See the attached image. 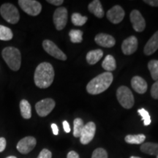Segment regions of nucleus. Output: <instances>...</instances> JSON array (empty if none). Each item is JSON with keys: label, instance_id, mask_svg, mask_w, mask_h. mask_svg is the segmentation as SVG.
Wrapping results in <instances>:
<instances>
[{"label": "nucleus", "instance_id": "f257e3e1", "mask_svg": "<svg viewBox=\"0 0 158 158\" xmlns=\"http://www.w3.org/2000/svg\"><path fill=\"white\" fill-rule=\"evenodd\" d=\"M54 79V70L48 62L40 63L37 67L34 75L35 84L37 87L46 89L49 87Z\"/></svg>", "mask_w": 158, "mask_h": 158}, {"label": "nucleus", "instance_id": "f03ea898", "mask_svg": "<svg viewBox=\"0 0 158 158\" xmlns=\"http://www.w3.org/2000/svg\"><path fill=\"white\" fill-rule=\"evenodd\" d=\"M113 74L105 72L91 80L86 86V91L91 94H98L106 91L113 82Z\"/></svg>", "mask_w": 158, "mask_h": 158}, {"label": "nucleus", "instance_id": "7ed1b4c3", "mask_svg": "<svg viewBox=\"0 0 158 158\" xmlns=\"http://www.w3.org/2000/svg\"><path fill=\"white\" fill-rule=\"evenodd\" d=\"M2 55L6 64L12 70H19L21 64V54L19 49L12 46L6 47L3 49Z\"/></svg>", "mask_w": 158, "mask_h": 158}, {"label": "nucleus", "instance_id": "20e7f679", "mask_svg": "<svg viewBox=\"0 0 158 158\" xmlns=\"http://www.w3.org/2000/svg\"><path fill=\"white\" fill-rule=\"evenodd\" d=\"M116 98L120 105L126 109L131 108L135 102L133 94L127 86H122L118 87L116 91Z\"/></svg>", "mask_w": 158, "mask_h": 158}, {"label": "nucleus", "instance_id": "39448f33", "mask_svg": "<svg viewBox=\"0 0 158 158\" xmlns=\"http://www.w3.org/2000/svg\"><path fill=\"white\" fill-rule=\"evenodd\" d=\"M0 14L6 21L11 24L17 23L20 19L19 10L10 3L3 4L0 7Z\"/></svg>", "mask_w": 158, "mask_h": 158}, {"label": "nucleus", "instance_id": "423d86ee", "mask_svg": "<svg viewBox=\"0 0 158 158\" xmlns=\"http://www.w3.org/2000/svg\"><path fill=\"white\" fill-rule=\"evenodd\" d=\"M19 5L26 13L31 16H37L42 10V5L35 0H19Z\"/></svg>", "mask_w": 158, "mask_h": 158}, {"label": "nucleus", "instance_id": "0eeeda50", "mask_svg": "<svg viewBox=\"0 0 158 158\" xmlns=\"http://www.w3.org/2000/svg\"><path fill=\"white\" fill-rule=\"evenodd\" d=\"M55 106L56 102L53 99L45 98L37 102L35 105V109L40 116L45 117L52 111Z\"/></svg>", "mask_w": 158, "mask_h": 158}, {"label": "nucleus", "instance_id": "6e6552de", "mask_svg": "<svg viewBox=\"0 0 158 158\" xmlns=\"http://www.w3.org/2000/svg\"><path fill=\"white\" fill-rule=\"evenodd\" d=\"M43 47L45 52L54 58L62 61H65L67 59V56L64 54V53L60 50L58 46L52 41L49 40H45L43 42Z\"/></svg>", "mask_w": 158, "mask_h": 158}, {"label": "nucleus", "instance_id": "1a4fd4ad", "mask_svg": "<svg viewBox=\"0 0 158 158\" xmlns=\"http://www.w3.org/2000/svg\"><path fill=\"white\" fill-rule=\"evenodd\" d=\"M68 10L65 7H59L55 10L53 16L54 23L57 30H62L68 22Z\"/></svg>", "mask_w": 158, "mask_h": 158}, {"label": "nucleus", "instance_id": "9d476101", "mask_svg": "<svg viewBox=\"0 0 158 158\" xmlns=\"http://www.w3.org/2000/svg\"><path fill=\"white\" fill-rule=\"evenodd\" d=\"M96 125L93 122H89L85 124L80 136L81 143L84 145L89 143L95 135Z\"/></svg>", "mask_w": 158, "mask_h": 158}, {"label": "nucleus", "instance_id": "9b49d317", "mask_svg": "<svg viewBox=\"0 0 158 158\" xmlns=\"http://www.w3.org/2000/svg\"><path fill=\"white\" fill-rule=\"evenodd\" d=\"M36 144L37 141L35 138L32 136H27L20 140L17 143L16 148L20 153L27 155L30 152L31 150H33Z\"/></svg>", "mask_w": 158, "mask_h": 158}, {"label": "nucleus", "instance_id": "f8f14e48", "mask_svg": "<svg viewBox=\"0 0 158 158\" xmlns=\"http://www.w3.org/2000/svg\"><path fill=\"white\" fill-rule=\"evenodd\" d=\"M130 19L134 30L138 31V32H141V31H143L145 29V20H144L143 17L142 16L141 13L138 10H133L131 12L130 15Z\"/></svg>", "mask_w": 158, "mask_h": 158}, {"label": "nucleus", "instance_id": "ddd939ff", "mask_svg": "<svg viewBox=\"0 0 158 158\" xmlns=\"http://www.w3.org/2000/svg\"><path fill=\"white\" fill-rule=\"evenodd\" d=\"M106 15L110 22L116 24V23L122 22L124 18V15H125V13L121 6L115 5L107 12Z\"/></svg>", "mask_w": 158, "mask_h": 158}, {"label": "nucleus", "instance_id": "4468645a", "mask_svg": "<svg viewBox=\"0 0 158 158\" xmlns=\"http://www.w3.org/2000/svg\"><path fill=\"white\" fill-rule=\"evenodd\" d=\"M138 48V40L135 36H130L123 41L122 50L124 54L130 55L135 53Z\"/></svg>", "mask_w": 158, "mask_h": 158}, {"label": "nucleus", "instance_id": "2eb2a0df", "mask_svg": "<svg viewBox=\"0 0 158 158\" xmlns=\"http://www.w3.org/2000/svg\"><path fill=\"white\" fill-rule=\"evenodd\" d=\"M94 41L97 44L104 48H112L116 44V40L111 35L100 33L94 37Z\"/></svg>", "mask_w": 158, "mask_h": 158}, {"label": "nucleus", "instance_id": "dca6fc26", "mask_svg": "<svg viewBox=\"0 0 158 158\" xmlns=\"http://www.w3.org/2000/svg\"><path fill=\"white\" fill-rule=\"evenodd\" d=\"M131 86L138 94H144L147 90V83L140 76H134L131 80Z\"/></svg>", "mask_w": 158, "mask_h": 158}, {"label": "nucleus", "instance_id": "f3484780", "mask_svg": "<svg viewBox=\"0 0 158 158\" xmlns=\"http://www.w3.org/2000/svg\"><path fill=\"white\" fill-rule=\"evenodd\" d=\"M158 49V31L152 36L144 47V54L147 56L153 54Z\"/></svg>", "mask_w": 158, "mask_h": 158}, {"label": "nucleus", "instance_id": "a211bd4d", "mask_svg": "<svg viewBox=\"0 0 158 158\" xmlns=\"http://www.w3.org/2000/svg\"><path fill=\"white\" fill-rule=\"evenodd\" d=\"M88 9L90 13H93L96 17L99 18V19H102L104 16V10L102 9L101 2L99 0H94L89 3L88 6Z\"/></svg>", "mask_w": 158, "mask_h": 158}, {"label": "nucleus", "instance_id": "6ab92c4d", "mask_svg": "<svg viewBox=\"0 0 158 158\" xmlns=\"http://www.w3.org/2000/svg\"><path fill=\"white\" fill-rule=\"evenodd\" d=\"M103 56V52L100 49L91 51L86 54V61L89 64H95L101 59Z\"/></svg>", "mask_w": 158, "mask_h": 158}, {"label": "nucleus", "instance_id": "aec40b11", "mask_svg": "<svg viewBox=\"0 0 158 158\" xmlns=\"http://www.w3.org/2000/svg\"><path fill=\"white\" fill-rule=\"evenodd\" d=\"M141 151L142 152L148 154L150 155H158V143L147 142L144 143L141 146Z\"/></svg>", "mask_w": 158, "mask_h": 158}, {"label": "nucleus", "instance_id": "412c9836", "mask_svg": "<svg viewBox=\"0 0 158 158\" xmlns=\"http://www.w3.org/2000/svg\"><path fill=\"white\" fill-rule=\"evenodd\" d=\"M20 110L22 117L25 119H29L31 117V107L27 100H21L20 102Z\"/></svg>", "mask_w": 158, "mask_h": 158}, {"label": "nucleus", "instance_id": "4be33fe9", "mask_svg": "<svg viewBox=\"0 0 158 158\" xmlns=\"http://www.w3.org/2000/svg\"><path fill=\"white\" fill-rule=\"evenodd\" d=\"M102 67L106 72L110 73L114 71L116 68V63L114 57L111 55H107L102 63Z\"/></svg>", "mask_w": 158, "mask_h": 158}, {"label": "nucleus", "instance_id": "5701e85b", "mask_svg": "<svg viewBox=\"0 0 158 158\" xmlns=\"http://www.w3.org/2000/svg\"><path fill=\"white\" fill-rule=\"evenodd\" d=\"M146 139V136L143 134L138 135H128L124 138L127 143L130 144H141L143 143Z\"/></svg>", "mask_w": 158, "mask_h": 158}, {"label": "nucleus", "instance_id": "b1692460", "mask_svg": "<svg viewBox=\"0 0 158 158\" xmlns=\"http://www.w3.org/2000/svg\"><path fill=\"white\" fill-rule=\"evenodd\" d=\"M13 31L10 28L0 25V40L8 41L13 39Z\"/></svg>", "mask_w": 158, "mask_h": 158}, {"label": "nucleus", "instance_id": "393cba45", "mask_svg": "<svg viewBox=\"0 0 158 158\" xmlns=\"http://www.w3.org/2000/svg\"><path fill=\"white\" fill-rule=\"evenodd\" d=\"M70 41L73 43H81L83 40V31L79 29H72L69 32Z\"/></svg>", "mask_w": 158, "mask_h": 158}, {"label": "nucleus", "instance_id": "a878e982", "mask_svg": "<svg viewBox=\"0 0 158 158\" xmlns=\"http://www.w3.org/2000/svg\"><path fill=\"white\" fill-rule=\"evenodd\" d=\"M88 18L86 16H83L80 14V13H75L71 16V21L72 23H73L75 26H78V27H81L84 24L86 23L87 21Z\"/></svg>", "mask_w": 158, "mask_h": 158}, {"label": "nucleus", "instance_id": "bb28decb", "mask_svg": "<svg viewBox=\"0 0 158 158\" xmlns=\"http://www.w3.org/2000/svg\"><path fill=\"white\" fill-rule=\"evenodd\" d=\"M73 135L76 138H80L83 128L84 127V122L81 118H76L73 122Z\"/></svg>", "mask_w": 158, "mask_h": 158}, {"label": "nucleus", "instance_id": "cd10ccee", "mask_svg": "<svg viewBox=\"0 0 158 158\" xmlns=\"http://www.w3.org/2000/svg\"><path fill=\"white\" fill-rule=\"evenodd\" d=\"M148 68L153 80H158V60H151L148 63Z\"/></svg>", "mask_w": 158, "mask_h": 158}, {"label": "nucleus", "instance_id": "c85d7f7f", "mask_svg": "<svg viewBox=\"0 0 158 158\" xmlns=\"http://www.w3.org/2000/svg\"><path fill=\"white\" fill-rule=\"evenodd\" d=\"M138 113L141 116L144 125L148 126L151 124V117H150L149 112L147 110L144 109V108H141V109L138 110Z\"/></svg>", "mask_w": 158, "mask_h": 158}, {"label": "nucleus", "instance_id": "c756f323", "mask_svg": "<svg viewBox=\"0 0 158 158\" xmlns=\"http://www.w3.org/2000/svg\"><path fill=\"white\" fill-rule=\"evenodd\" d=\"M92 158H108L107 152L102 148H98L92 153Z\"/></svg>", "mask_w": 158, "mask_h": 158}, {"label": "nucleus", "instance_id": "7c9ffc66", "mask_svg": "<svg viewBox=\"0 0 158 158\" xmlns=\"http://www.w3.org/2000/svg\"><path fill=\"white\" fill-rule=\"evenodd\" d=\"M151 95L154 99L158 100V80L156 81L151 89Z\"/></svg>", "mask_w": 158, "mask_h": 158}, {"label": "nucleus", "instance_id": "2f4dec72", "mask_svg": "<svg viewBox=\"0 0 158 158\" xmlns=\"http://www.w3.org/2000/svg\"><path fill=\"white\" fill-rule=\"evenodd\" d=\"M52 157V153L47 149H43L39 154L37 158H51Z\"/></svg>", "mask_w": 158, "mask_h": 158}, {"label": "nucleus", "instance_id": "473e14b6", "mask_svg": "<svg viewBox=\"0 0 158 158\" xmlns=\"http://www.w3.org/2000/svg\"><path fill=\"white\" fill-rule=\"evenodd\" d=\"M6 145H7V141L5 138H0V152H2L5 149Z\"/></svg>", "mask_w": 158, "mask_h": 158}, {"label": "nucleus", "instance_id": "72a5a7b5", "mask_svg": "<svg viewBox=\"0 0 158 158\" xmlns=\"http://www.w3.org/2000/svg\"><path fill=\"white\" fill-rule=\"evenodd\" d=\"M47 2L50 3L51 5L55 6H59L64 3V1H63V0H48Z\"/></svg>", "mask_w": 158, "mask_h": 158}, {"label": "nucleus", "instance_id": "f704fd0d", "mask_svg": "<svg viewBox=\"0 0 158 158\" xmlns=\"http://www.w3.org/2000/svg\"><path fill=\"white\" fill-rule=\"evenodd\" d=\"M143 2L152 7H158V0H144Z\"/></svg>", "mask_w": 158, "mask_h": 158}, {"label": "nucleus", "instance_id": "c9c22d12", "mask_svg": "<svg viewBox=\"0 0 158 158\" xmlns=\"http://www.w3.org/2000/svg\"><path fill=\"white\" fill-rule=\"evenodd\" d=\"M67 158H80L79 157L78 154L75 151H70V152L68 154Z\"/></svg>", "mask_w": 158, "mask_h": 158}, {"label": "nucleus", "instance_id": "e433bc0d", "mask_svg": "<svg viewBox=\"0 0 158 158\" xmlns=\"http://www.w3.org/2000/svg\"><path fill=\"white\" fill-rule=\"evenodd\" d=\"M63 127H64V130L67 133H69L70 132V125H69V123L67 121L63 122Z\"/></svg>", "mask_w": 158, "mask_h": 158}, {"label": "nucleus", "instance_id": "4c0bfd02", "mask_svg": "<svg viewBox=\"0 0 158 158\" xmlns=\"http://www.w3.org/2000/svg\"><path fill=\"white\" fill-rule=\"evenodd\" d=\"M51 128H52V131L53 133L55 135H57L59 134V129L58 127L56 124H51Z\"/></svg>", "mask_w": 158, "mask_h": 158}, {"label": "nucleus", "instance_id": "58836bf2", "mask_svg": "<svg viewBox=\"0 0 158 158\" xmlns=\"http://www.w3.org/2000/svg\"><path fill=\"white\" fill-rule=\"evenodd\" d=\"M6 158H17V157H15V156H9V157H7Z\"/></svg>", "mask_w": 158, "mask_h": 158}, {"label": "nucleus", "instance_id": "ea45409f", "mask_svg": "<svg viewBox=\"0 0 158 158\" xmlns=\"http://www.w3.org/2000/svg\"><path fill=\"white\" fill-rule=\"evenodd\" d=\"M130 158H141L139 157H135V156H132V157H130Z\"/></svg>", "mask_w": 158, "mask_h": 158}, {"label": "nucleus", "instance_id": "a19ab883", "mask_svg": "<svg viewBox=\"0 0 158 158\" xmlns=\"http://www.w3.org/2000/svg\"><path fill=\"white\" fill-rule=\"evenodd\" d=\"M157 158H158V155H157Z\"/></svg>", "mask_w": 158, "mask_h": 158}]
</instances>
